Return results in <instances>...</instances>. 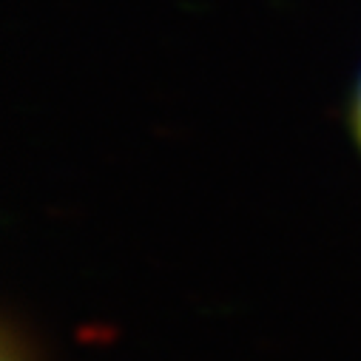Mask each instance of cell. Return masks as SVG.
<instances>
[{
	"label": "cell",
	"instance_id": "1",
	"mask_svg": "<svg viewBox=\"0 0 361 361\" xmlns=\"http://www.w3.org/2000/svg\"><path fill=\"white\" fill-rule=\"evenodd\" d=\"M353 128H355V140L361 145V80L355 88V100H353Z\"/></svg>",
	"mask_w": 361,
	"mask_h": 361
}]
</instances>
